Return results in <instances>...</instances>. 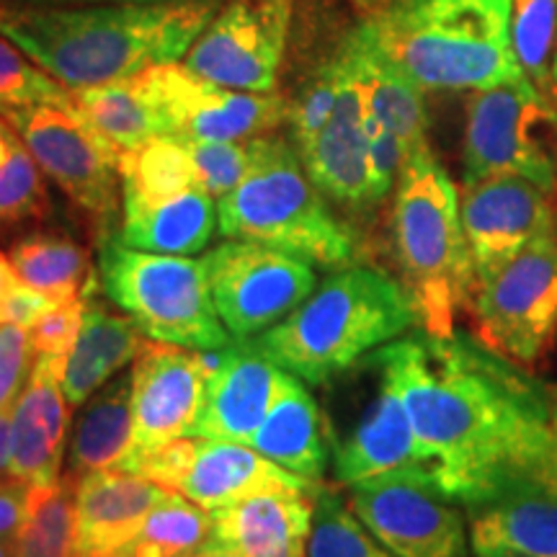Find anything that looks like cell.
Returning a JSON list of instances; mask_svg holds the SVG:
<instances>
[{"label": "cell", "instance_id": "cell-1", "mask_svg": "<svg viewBox=\"0 0 557 557\" xmlns=\"http://www.w3.org/2000/svg\"><path fill=\"white\" fill-rule=\"evenodd\" d=\"M413 423L421 468L470 508L517 480L557 485L553 387L478 338H398L377 348Z\"/></svg>", "mask_w": 557, "mask_h": 557}, {"label": "cell", "instance_id": "cell-2", "mask_svg": "<svg viewBox=\"0 0 557 557\" xmlns=\"http://www.w3.org/2000/svg\"><path fill=\"white\" fill-rule=\"evenodd\" d=\"M220 5L222 0L73 9L0 3V34L62 86L81 90L186 58Z\"/></svg>", "mask_w": 557, "mask_h": 557}, {"label": "cell", "instance_id": "cell-3", "mask_svg": "<svg viewBox=\"0 0 557 557\" xmlns=\"http://www.w3.org/2000/svg\"><path fill=\"white\" fill-rule=\"evenodd\" d=\"M418 323L421 318L403 282L380 269L348 263L256 344L305 385L318 387L351 372Z\"/></svg>", "mask_w": 557, "mask_h": 557}, {"label": "cell", "instance_id": "cell-4", "mask_svg": "<svg viewBox=\"0 0 557 557\" xmlns=\"http://www.w3.org/2000/svg\"><path fill=\"white\" fill-rule=\"evenodd\" d=\"M367 26L421 90H485L524 75L511 45V0H395Z\"/></svg>", "mask_w": 557, "mask_h": 557}, {"label": "cell", "instance_id": "cell-5", "mask_svg": "<svg viewBox=\"0 0 557 557\" xmlns=\"http://www.w3.org/2000/svg\"><path fill=\"white\" fill-rule=\"evenodd\" d=\"M459 205L455 181L429 145L403 163L393 201L395 256L423 331L436 338L455 333L457 315L470 310L475 289Z\"/></svg>", "mask_w": 557, "mask_h": 557}, {"label": "cell", "instance_id": "cell-6", "mask_svg": "<svg viewBox=\"0 0 557 557\" xmlns=\"http://www.w3.org/2000/svg\"><path fill=\"white\" fill-rule=\"evenodd\" d=\"M218 227L227 240L287 250L323 269L354 261V235L312 184L295 143L261 137L259 160L240 186L218 199Z\"/></svg>", "mask_w": 557, "mask_h": 557}, {"label": "cell", "instance_id": "cell-7", "mask_svg": "<svg viewBox=\"0 0 557 557\" xmlns=\"http://www.w3.org/2000/svg\"><path fill=\"white\" fill-rule=\"evenodd\" d=\"M99 282L150 341L191 351H218L233 341L214 310L201 259L148 253L114 235L101 243Z\"/></svg>", "mask_w": 557, "mask_h": 557}, {"label": "cell", "instance_id": "cell-8", "mask_svg": "<svg viewBox=\"0 0 557 557\" xmlns=\"http://www.w3.org/2000/svg\"><path fill=\"white\" fill-rule=\"evenodd\" d=\"M465 186L521 176L557 194V103L527 75L478 90L462 145Z\"/></svg>", "mask_w": 557, "mask_h": 557}, {"label": "cell", "instance_id": "cell-9", "mask_svg": "<svg viewBox=\"0 0 557 557\" xmlns=\"http://www.w3.org/2000/svg\"><path fill=\"white\" fill-rule=\"evenodd\" d=\"M472 320L480 344L519 367H534L557 336V233L475 278Z\"/></svg>", "mask_w": 557, "mask_h": 557}, {"label": "cell", "instance_id": "cell-10", "mask_svg": "<svg viewBox=\"0 0 557 557\" xmlns=\"http://www.w3.org/2000/svg\"><path fill=\"white\" fill-rule=\"evenodd\" d=\"M0 116L11 124L45 176L99 225L101 243L107 240L122 209V148L83 120L78 109L32 103L0 107Z\"/></svg>", "mask_w": 557, "mask_h": 557}, {"label": "cell", "instance_id": "cell-11", "mask_svg": "<svg viewBox=\"0 0 557 557\" xmlns=\"http://www.w3.org/2000/svg\"><path fill=\"white\" fill-rule=\"evenodd\" d=\"M209 295L233 338L274 329L315 289V263L263 243L225 240L201 256Z\"/></svg>", "mask_w": 557, "mask_h": 557}, {"label": "cell", "instance_id": "cell-12", "mask_svg": "<svg viewBox=\"0 0 557 557\" xmlns=\"http://www.w3.org/2000/svg\"><path fill=\"white\" fill-rule=\"evenodd\" d=\"M139 90L163 114L169 135L186 143H238L271 135L287 122V99L209 83L178 62L135 75Z\"/></svg>", "mask_w": 557, "mask_h": 557}, {"label": "cell", "instance_id": "cell-13", "mask_svg": "<svg viewBox=\"0 0 557 557\" xmlns=\"http://www.w3.org/2000/svg\"><path fill=\"white\" fill-rule=\"evenodd\" d=\"M348 506L395 557H468L462 506L426 475L398 472L348 485Z\"/></svg>", "mask_w": 557, "mask_h": 557}, {"label": "cell", "instance_id": "cell-14", "mask_svg": "<svg viewBox=\"0 0 557 557\" xmlns=\"http://www.w3.org/2000/svg\"><path fill=\"white\" fill-rule=\"evenodd\" d=\"M297 0H222L184 65L218 86L276 94Z\"/></svg>", "mask_w": 557, "mask_h": 557}, {"label": "cell", "instance_id": "cell-15", "mask_svg": "<svg viewBox=\"0 0 557 557\" xmlns=\"http://www.w3.org/2000/svg\"><path fill=\"white\" fill-rule=\"evenodd\" d=\"M205 400V369L191 348L148 341L132 367V442L120 470L189 436Z\"/></svg>", "mask_w": 557, "mask_h": 557}, {"label": "cell", "instance_id": "cell-16", "mask_svg": "<svg viewBox=\"0 0 557 557\" xmlns=\"http://www.w3.org/2000/svg\"><path fill=\"white\" fill-rule=\"evenodd\" d=\"M346 70L336 107L331 120L312 139L302 158L305 171L325 197L344 207L364 209L380 205L372 181V158H369V129H367V90L361 83L357 41L354 29L344 37Z\"/></svg>", "mask_w": 557, "mask_h": 557}, {"label": "cell", "instance_id": "cell-17", "mask_svg": "<svg viewBox=\"0 0 557 557\" xmlns=\"http://www.w3.org/2000/svg\"><path fill=\"white\" fill-rule=\"evenodd\" d=\"M459 207L475 278L532 240L557 233L555 194L521 176H493L465 186Z\"/></svg>", "mask_w": 557, "mask_h": 557}, {"label": "cell", "instance_id": "cell-18", "mask_svg": "<svg viewBox=\"0 0 557 557\" xmlns=\"http://www.w3.org/2000/svg\"><path fill=\"white\" fill-rule=\"evenodd\" d=\"M367 361L374 372L372 400L344 436L333 438V475L346 487L398 472L426 475L418 459L413 423L398 382L377 351L369 354Z\"/></svg>", "mask_w": 557, "mask_h": 557}, {"label": "cell", "instance_id": "cell-19", "mask_svg": "<svg viewBox=\"0 0 557 557\" xmlns=\"http://www.w3.org/2000/svg\"><path fill=\"white\" fill-rule=\"evenodd\" d=\"M287 369L250 338H235L218 351V367L205 380V400L189 436L250 444L274 406Z\"/></svg>", "mask_w": 557, "mask_h": 557}, {"label": "cell", "instance_id": "cell-20", "mask_svg": "<svg viewBox=\"0 0 557 557\" xmlns=\"http://www.w3.org/2000/svg\"><path fill=\"white\" fill-rule=\"evenodd\" d=\"M67 357H39L11 408V478L29 487L54 485L65 462L70 403L62 389Z\"/></svg>", "mask_w": 557, "mask_h": 557}, {"label": "cell", "instance_id": "cell-21", "mask_svg": "<svg viewBox=\"0 0 557 557\" xmlns=\"http://www.w3.org/2000/svg\"><path fill=\"white\" fill-rule=\"evenodd\" d=\"M320 480H310L271 462L248 444L194 436V451L184 478L173 491L207 511L238 504L261 493H315Z\"/></svg>", "mask_w": 557, "mask_h": 557}, {"label": "cell", "instance_id": "cell-22", "mask_svg": "<svg viewBox=\"0 0 557 557\" xmlns=\"http://www.w3.org/2000/svg\"><path fill=\"white\" fill-rule=\"evenodd\" d=\"M475 557H557V485L517 480L468 508Z\"/></svg>", "mask_w": 557, "mask_h": 557}, {"label": "cell", "instance_id": "cell-23", "mask_svg": "<svg viewBox=\"0 0 557 557\" xmlns=\"http://www.w3.org/2000/svg\"><path fill=\"white\" fill-rule=\"evenodd\" d=\"M171 493V487L156 480L120 468L78 478L75 555H114L135 537L145 517Z\"/></svg>", "mask_w": 557, "mask_h": 557}, {"label": "cell", "instance_id": "cell-24", "mask_svg": "<svg viewBox=\"0 0 557 557\" xmlns=\"http://www.w3.org/2000/svg\"><path fill=\"white\" fill-rule=\"evenodd\" d=\"M315 496L261 493L238 504L214 508L209 511V542L238 549L246 557H308Z\"/></svg>", "mask_w": 557, "mask_h": 557}, {"label": "cell", "instance_id": "cell-25", "mask_svg": "<svg viewBox=\"0 0 557 557\" xmlns=\"http://www.w3.org/2000/svg\"><path fill=\"white\" fill-rule=\"evenodd\" d=\"M99 284L96 276L90 278L78 341L70 348L65 374H62V389L70 408L86 406L148 344V336L135 323V318L116 310L109 299L96 297Z\"/></svg>", "mask_w": 557, "mask_h": 557}, {"label": "cell", "instance_id": "cell-26", "mask_svg": "<svg viewBox=\"0 0 557 557\" xmlns=\"http://www.w3.org/2000/svg\"><path fill=\"white\" fill-rule=\"evenodd\" d=\"M248 447L289 472L323 480L333 457V426L305 382L287 372L274 406Z\"/></svg>", "mask_w": 557, "mask_h": 557}, {"label": "cell", "instance_id": "cell-27", "mask_svg": "<svg viewBox=\"0 0 557 557\" xmlns=\"http://www.w3.org/2000/svg\"><path fill=\"white\" fill-rule=\"evenodd\" d=\"M218 230V205L205 186L148 207H122L124 246L165 256H191L207 248Z\"/></svg>", "mask_w": 557, "mask_h": 557}, {"label": "cell", "instance_id": "cell-28", "mask_svg": "<svg viewBox=\"0 0 557 557\" xmlns=\"http://www.w3.org/2000/svg\"><path fill=\"white\" fill-rule=\"evenodd\" d=\"M354 41H357L359 73L367 90L369 109L382 127L393 132L408 160L413 152L429 145V116L423 90L380 52L367 21L354 29Z\"/></svg>", "mask_w": 557, "mask_h": 557}, {"label": "cell", "instance_id": "cell-29", "mask_svg": "<svg viewBox=\"0 0 557 557\" xmlns=\"http://www.w3.org/2000/svg\"><path fill=\"white\" fill-rule=\"evenodd\" d=\"M132 442V372L111 380L94 395L75 421L67 449V472L75 478L120 468Z\"/></svg>", "mask_w": 557, "mask_h": 557}, {"label": "cell", "instance_id": "cell-30", "mask_svg": "<svg viewBox=\"0 0 557 557\" xmlns=\"http://www.w3.org/2000/svg\"><path fill=\"white\" fill-rule=\"evenodd\" d=\"M120 178L122 207L160 205L201 186L189 145L176 135H156L122 150Z\"/></svg>", "mask_w": 557, "mask_h": 557}, {"label": "cell", "instance_id": "cell-31", "mask_svg": "<svg viewBox=\"0 0 557 557\" xmlns=\"http://www.w3.org/2000/svg\"><path fill=\"white\" fill-rule=\"evenodd\" d=\"M9 256L21 282L60 305L81 297L90 278L96 276L88 248L67 235H26L13 243Z\"/></svg>", "mask_w": 557, "mask_h": 557}, {"label": "cell", "instance_id": "cell-32", "mask_svg": "<svg viewBox=\"0 0 557 557\" xmlns=\"http://www.w3.org/2000/svg\"><path fill=\"white\" fill-rule=\"evenodd\" d=\"M73 99L83 120L122 150L135 148L156 135H169L163 114L139 90L135 78L73 90Z\"/></svg>", "mask_w": 557, "mask_h": 557}, {"label": "cell", "instance_id": "cell-33", "mask_svg": "<svg viewBox=\"0 0 557 557\" xmlns=\"http://www.w3.org/2000/svg\"><path fill=\"white\" fill-rule=\"evenodd\" d=\"M78 478L65 472L58 483L29 487L26 517L16 534V557H75L78 540Z\"/></svg>", "mask_w": 557, "mask_h": 557}, {"label": "cell", "instance_id": "cell-34", "mask_svg": "<svg viewBox=\"0 0 557 557\" xmlns=\"http://www.w3.org/2000/svg\"><path fill=\"white\" fill-rule=\"evenodd\" d=\"M212 517L207 508L173 491L145 517L143 527L127 545L116 549L120 557H189L209 542Z\"/></svg>", "mask_w": 557, "mask_h": 557}, {"label": "cell", "instance_id": "cell-35", "mask_svg": "<svg viewBox=\"0 0 557 557\" xmlns=\"http://www.w3.org/2000/svg\"><path fill=\"white\" fill-rule=\"evenodd\" d=\"M308 557H395L341 496L338 487L323 485L315 496Z\"/></svg>", "mask_w": 557, "mask_h": 557}, {"label": "cell", "instance_id": "cell-36", "mask_svg": "<svg viewBox=\"0 0 557 557\" xmlns=\"http://www.w3.org/2000/svg\"><path fill=\"white\" fill-rule=\"evenodd\" d=\"M511 45L527 78L553 94L557 0H511Z\"/></svg>", "mask_w": 557, "mask_h": 557}, {"label": "cell", "instance_id": "cell-37", "mask_svg": "<svg viewBox=\"0 0 557 557\" xmlns=\"http://www.w3.org/2000/svg\"><path fill=\"white\" fill-rule=\"evenodd\" d=\"M346 70V47H341L329 60L320 62L312 73L305 78L297 94L287 101V124L292 143L297 152H305L312 145V139L320 135L325 122L331 120L333 107H336L341 81Z\"/></svg>", "mask_w": 557, "mask_h": 557}, {"label": "cell", "instance_id": "cell-38", "mask_svg": "<svg viewBox=\"0 0 557 557\" xmlns=\"http://www.w3.org/2000/svg\"><path fill=\"white\" fill-rule=\"evenodd\" d=\"M50 207L45 171L18 139L13 156L0 165V230L45 220Z\"/></svg>", "mask_w": 557, "mask_h": 557}, {"label": "cell", "instance_id": "cell-39", "mask_svg": "<svg viewBox=\"0 0 557 557\" xmlns=\"http://www.w3.org/2000/svg\"><path fill=\"white\" fill-rule=\"evenodd\" d=\"M32 103L75 109L73 90L34 65L16 45L0 34V107H32Z\"/></svg>", "mask_w": 557, "mask_h": 557}, {"label": "cell", "instance_id": "cell-40", "mask_svg": "<svg viewBox=\"0 0 557 557\" xmlns=\"http://www.w3.org/2000/svg\"><path fill=\"white\" fill-rule=\"evenodd\" d=\"M261 137L238 139V143H186L197 165L199 184L214 199H222L235 186H240L259 160Z\"/></svg>", "mask_w": 557, "mask_h": 557}, {"label": "cell", "instance_id": "cell-41", "mask_svg": "<svg viewBox=\"0 0 557 557\" xmlns=\"http://www.w3.org/2000/svg\"><path fill=\"white\" fill-rule=\"evenodd\" d=\"M34 344L29 329L0 323V410H11L34 369Z\"/></svg>", "mask_w": 557, "mask_h": 557}, {"label": "cell", "instance_id": "cell-42", "mask_svg": "<svg viewBox=\"0 0 557 557\" xmlns=\"http://www.w3.org/2000/svg\"><path fill=\"white\" fill-rule=\"evenodd\" d=\"M90 284V282H88ZM86 292L83 289L81 297L62 302L58 308L47 312L45 318H39L32 325V344L37 357H67L70 348L78 341L81 325H83V312H86Z\"/></svg>", "mask_w": 557, "mask_h": 557}, {"label": "cell", "instance_id": "cell-43", "mask_svg": "<svg viewBox=\"0 0 557 557\" xmlns=\"http://www.w3.org/2000/svg\"><path fill=\"white\" fill-rule=\"evenodd\" d=\"M58 305L60 302H54L52 297L41 295V292L29 287V284H24L18 278V284L13 287L9 297V305H5L3 323H16V325H24V329H32L39 318H45L47 312L58 308Z\"/></svg>", "mask_w": 557, "mask_h": 557}, {"label": "cell", "instance_id": "cell-44", "mask_svg": "<svg viewBox=\"0 0 557 557\" xmlns=\"http://www.w3.org/2000/svg\"><path fill=\"white\" fill-rule=\"evenodd\" d=\"M29 504V485L16 478L0 480V537L16 540Z\"/></svg>", "mask_w": 557, "mask_h": 557}, {"label": "cell", "instance_id": "cell-45", "mask_svg": "<svg viewBox=\"0 0 557 557\" xmlns=\"http://www.w3.org/2000/svg\"><path fill=\"white\" fill-rule=\"evenodd\" d=\"M9 5H37V9H73V5H165L191 0H0Z\"/></svg>", "mask_w": 557, "mask_h": 557}, {"label": "cell", "instance_id": "cell-46", "mask_svg": "<svg viewBox=\"0 0 557 557\" xmlns=\"http://www.w3.org/2000/svg\"><path fill=\"white\" fill-rule=\"evenodd\" d=\"M16 284H18V274H16V269H13L11 256L0 250V323H3L5 305H9V297Z\"/></svg>", "mask_w": 557, "mask_h": 557}, {"label": "cell", "instance_id": "cell-47", "mask_svg": "<svg viewBox=\"0 0 557 557\" xmlns=\"http://www.w3.org/2000/svg\"><path fill=\"white\" fill-rule=\"evenodd\" d=\"M11 478V410H0V480Z\"/></svg>", "mask_w": 557, "mask_h": 557}, {"label": "cell", "instance_id": "cell-48", "mask_svg": "<svg viewBox=\"0 0 557 557\" xmlns=\"http://www.w3.org/2000/svg\"><path fill=\"white\" fill-rule=\"evenodd\" d=\"M18 135L11 129V124L0 116V165L5 163L13 156V148H16Z\"/></svg>", "mask_w": 557, "mask_h": 557}, {"label": "cell", "instance_id": "cell-49", "mask_svg": "<svg viewBox=\"0 0 557 557\" xmlns=\"http://www.w3.org/2000/svg\"><path fill=\"white\" fill-rule=\"evenodd\" d=\"M189 557H246V555H240L238 549H230L225 545H218V542H207L205 547L197 549V553L189 555Z\"/></svg>", "mask_w": 557, "mask_h": 557}, {"label": "cell", "instance_id": "cell-50", "mask_svg": "<svg viewBox=\"0 0 557 557\" xmlns=\"http://www.w3.org/2000/svg\"><path fill=\"white\" fill-rule=\"evenodd\" d=\"M351 3L357 5L359 11H364V13H369V16H374V13L385 11L389 3H395V0H351Z\"/></svg>", "mask_w": 557, "mask_h": 557}, {"label": "cell", "instance_id": "cell-51", "mask_svg": "<svg viewBox=\"0 0 557 557\" xmlns=\"http://www.w3.org/2000/svg\"><path fill=\"white\" fill-rule=\"evenodd\" d=\"M0 557H16V540L0 537Z\"/></svg>", "mask_w": 557, "mask_h": 557}, {"label": "cell", "instance_id": "cell-52", "mask_svg": "<svg viewBox=\"0 0 557 557\" xmlns=\"http://www.w3.org/2000/svg\"><path fill=\"white\" fill-rule=\"evenodd\" d=\"M553 431H555V442H557V387L553 389Z\"/></svg>", "mask_w": 557, "mask_h": 557}, {"label": "cell", "instance_id": "cell-53", "mask_svg": "<svg viewBox=\"0 0 557 557\" xmlns=\"http://www.w3.org/2000/svg\"><path fill=\"white\" fill-rule=\"evenodd\" d=\"M553 90L557 94V54H555V65H553Z\"/></svg>", "mask_w": 557, "mask_h": 557}, {"label": "cell", "instance_id": "cell-54", "mask_svg": "<svg viewBox=\"0 0 557 557\" xmlns=\"http://www.w3.org/2000/svg\"><path fill=\"white\" fill-rule=\"evenodd\" d=\"M75 557H120V555H75Z\"/></svg>", "mask_w": 557, "mask_h": 557}, {"label": "cell", "instance_id": "cell-55", "mask_svg": "<svg viewBox=\"0 0 557 557\" xmlns=\"http://www.w3.org/2000/svg\"><path fill=\"white\" fill-rule=\"evenodd\" d=\"M555 218H557V194H555Z\"/></svg>", "mask_w": 557, "mask_h": 557}, {"label": "cell", "instance_id": "cell-56", "mask_svg": "<svg viewBox=\"0 0 557 557\" xmlns=\"http://www.w3.org/2000/svg\"><path fill=\"white\" fill-rule=\"evenodd\" d=\"M553 96H555V103H557V94H555V90H553Z\"/></svg>", "mask_w": 557, "mask_h": 557}]
</instances>
